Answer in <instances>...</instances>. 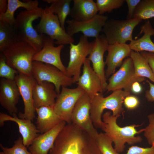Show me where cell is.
<instances>
[{"label":"cell","mask_w":154,"mask_h":154,"mask_svg":"<svg viewBox=\"0 0 154 154\" xmlns=\"http://www.w3.org/2000/svg\"><path fill=\"white\" fill-rule=\"evenodd\" d=\"M48 154H102L95 139L71 123L66 124Z\"/></svg>","instance_id":"1"},{"label":"cell","mask_w":154,"mask_h":154,"mask_svg":"<svg viewBox=\"0 0 154 154\" xmlns=\"http://www.w3.org/2000/svg\"><path fill=\"white\" fill-rule=\"evenodd\" d=\"M119 117L113 115L110 111L105 112L102 116L103 121L105 123L103 131L114 143L116 151L119 153L124 150L126 143L132 145L142 141L141 137L135 135L143 131L144 129L137 131L136 127L141 125L134 124L120 127L117 122Z\"/></svg>","instance_id":"2"},{"label":"cell","mask_w":154,"mask_h":154,"mask_svg":"<svg viewBox=\"0 0 154 154\" xmlns=\"http://www.w3.org/2000/svg\"><path fill=\"white\" fill-rule=\"evenodd\" d=\"M130 94L122 90H118L105 97L102 93H98L91 99L90 116L95 127L104 129L105 123L102 117L105 109L112 111L114 116L120 117L123 114L124 112L123 107L124 99Z\"/></svg>","instance_id":"3"},{"label":"cell","mask_w":154,"mask_h":154,"mask_svg":"<svg viewBox=\"0 0 154 154\" xmlns=\"http://www.w3.org/2000/svg\"><path fill=\"white\" fill-rule=\"evenodd\" d=\"M44 10L39 7L31 11H21L15 18L13 25L19 41L27 43L37 52L42 48L45 36L38 33L33 27V23L41 17Z\"/></svg>","instance_id":"4"},{"label":"cell","mask_w":154,"mask_h":154,"mask_svg":"<svg viewBox=\"0 0 154 154\" xmlns=\"http://www.w3.org/2000/svg\"><path fill=\"white\" fill-rule=\"evenodd\" d=\"M1 52L8 65L19 72L32 76L33 58L37 52L32 46L20 41L7 47Z\"/></svg>","instance_id":"5"},{"label":"cell","mask_w":154,"mask_h":154,"mask_svg":"<svg viewBox=\"0 0 154 154\" xmlns=\"http://www.w3.org/2000/svg\"><path fill=\"white\" fill-rule=\"evenodd\" d=\"M142 20L133 18L126 20H108L102 31L105 36L109 44L126 43L133 40L132 34L135 27Z\"/></svg>","instance_id":"6"},{"label":"cell","mask_w":154,"mask_h":154,"mask_svg":"<svg viewBox=\"0 0 154 154\" xmlns=\"http://www.w3.org/2000/svg\"><path fill=\"white\" fill-rule=\"evenodd\" d=\"M36 29L40 34H45L54 40V44L58 45L70 44L74 41L61 26L57 15L52 13L46 6Z\"/></svg>","instance_id":"7"},{"label":"cell","mask_w":154,"mask_h":154,"mask_svg":"<svg viewBox=\"0 0 154 154\" xmlns=\"http://www.w3.org/2000/svg\"><path fill=\"white\" fill-rule=\"evenodd\" d=\"M94 43V41H89L88 37L83 35L77 44H70L69 60L66 67V75L72 78L74 83L77 82L80 77L81 67L90 54Z\"/></svg>","instance_id":"8"},{"label":"cell","mask_w":154,"mask_h":154,"mask_svg":"<svg viewBox=\"0 0 154 154\" xmlns=\"http://www.w3.org/2000/svg\"><path fill=\"white\" fill-rule=\"evenodd\" d=\"M32 76L38 82L45 81L53 84L58 94L60 92L61 87H67L74 83L72 78L55 66L37 61L33 62Z\"/></svg>","instance_id":"9"},{"label":"cell","mask_w":154,"mask_h":154,"mask_svg":"<svg viewBox=\"0 0 154 154\" xmlns=\"http://www.w3.org/2000/svg\"><path fill=\"white\" fill-rule=\"evenodd\" d=\"M145 79L135 76L132 60L128 57L124 60L119 69L109 78L106 90L108 92L123 89L130 93L133 82H141Z\"/></svg>","instance_id":"10"},{"label":"cell","mask_w":154,"mask_h":154,"mask_svg":"<svg viewBox=\"0 0 154 154\" xmlns=\"http://www.w3.org/2000/svg\"><path fill=\"white\" fill-rule=\"evenodd\" d=\"M85 93L80 87L70 89L62 87L53 106L54 110L62 120L72 123L71 116L74 107L80 98Z\"/></svg>","instance_id":"11"},{"label":"cell","mask_w":154,"mask_h":154,"mask_svg":"<svg viewBox=\"0 0 154 154\" xmlns=\"http://www.w3.org/2000/svg\"><path fill=\"white\" fill-rule=\"evenodd\" d=\"M91 99L86 93L76 102L71 116L72 123L84 130L95 139L99 133L90 116Z\"/></svg>","instance_id":"12"},{"label":"cell","mask_w":154,"mask_h":154,"mask_svg":"<svg viewBox=\"0 0 154 154\" xmlns=\"http://www.w3.org/2000/svg\"><path fill=\"white\" fill-rule=\"evenodd\" d=\"M15 81L18 87L24 103V112H20L19 117L32 120L35 118V108L33 98V88L35 80L33 76L19 72Z\"/></svg>","instance_id":"13"},{"label":"cell","mask_w":154,"mask_h":154,"mask_svg":"<svg viewBox=\"0 0 154 154\" xmlns=\"http://www.w3.org/2000/svg\"><path fill=\"white\" fill-rule=\"evenodd\" d=\"M108 20L107 16L97 14L92 19L84 21H77L68 20L66 22L68 24L66 32L72 37L75 34L81 32L87 37L95 38L99 36L100 33L106 21Z\"/></svg>","instance_id":"14"},{"label":"cell","mask_w":154,"mask_h":154,"mask_svg":"<svg viewBox=\"0 0 154 154\" xmlns=\"http://www.w3.org/2000/svg\"><path fill=\"white\" fill-rule=\"evenodd\" d=\"M92 49L87 58L91 62L92 68L99 77L103 91L106 90L108 83L105 75L104 56L109 44L104 35L95 38Z\"/></svg>","instance_id":"15"},{"label":"cell","mask_w":154,"mask_h":154,"mask_svg":"<svg viewBox=\"0 0 154 154\" xmlns=\"http://www.w3.org/2000/svg\"><path fill=\"white\" fill-rule=\"evenodd\" d=\"M54 41L48 36H45L42 48L35 55L33 60L52 65L66 74V67L63 64L60 58L61 52L64 45L55 46Z\"/></svg>","instance_id":"16"},{"label":"cell","mask_w":154,"mask_h":154,"mask_svg":"<svg viewBox=\"0 0 154 154\" xmlns=\"http://www.w3.org/2000/svg\"><path fill=\"white\" fill-rule=\"evenodd\" d=\"M15 81L4 78L0 80V103L12 115L18 112L17 105L20 96Z\"/></svg>","instance_id":"17"},{"label":"cell","mask_w":154,"mask_h":154,"mask_svg":"<svg viewBox=\"0 0 154 154\" xmlns=\"http://www.w3.org/2000/svg\"><path fill=\"white\" fill-rule=\"evenodd\" d=\"M62 121L51 129L38 135L29 147L32 154H48L59 133L66 124Z\"/></svg>","instance_id":"18"},{"label":"cell","mask_w":154,"mask_h":154,"mask_svg":"<svg viewBox=\"0 0 154 154\" xmlns=\"http://www.w3.org/2000/svg\"><path fill=\"white\" fill-rule=\"evenodd\" d=\"M77 84L91 99L98 93H102L104 91L101 80L92 67L90 61L87 58L83 65L82 73Z\"/></svg>","instance_id":"19"},{"label":"cell","mask_w":154,"mask_h":154,"mask_svg":"<svg viewBox=\"0 0 154 154\" xmlns=\"http://www.w3.org/2000/svg\"><path fill=\"white\" fill-rule=\"evenodd\" d=\"M129 44L116 43L109 44L105 63L107 68L105 71L106 78L114 74L116 68L122 64L123 60L130 57L131 51Z\"/></svg>","instance_id":"20"},{"label":"cell","mask_w":154,"mask_h":154,"mask_svg":"<svg viewBox=\"0 0 154 154\" xmlns=\"http://www.w3.org/2000/svg\"><path fill=\"white\" fill-rule=\"evenodd\" d=\"M30 119L20 118L16 114L12 116L1 112H0V126L4 125V122L11 121L16 123L18 126L19 132L21 135L24 145L27 147L32 144L34 139L38 135L39 132L36 126Z\"/></svg>","instance_id":"21"},{"label":"cell","mask_w":154,"mask_h":154,"mask_svg":"<svg viewBox=\"0 0 154 154\" xmlns=\"http://www.w3.org/2000/svg\"><path fill=\"white\" fill-rule=\"evenodd\" d=\"M58 94L52 83L45 81L38 82L35 80L33 88L35 108L44 106H54Z\"/></svg>","instance_id":"22"},{"label":"cell","mask_w":154,"mask_h":154,"mask_svg":"<svg viewBox=\"0 0 154 154\" xmlns=\"http://www.w3.org/2000/svg\"><path fill=\"white\" fill-rule=\"evenodd\" d=\"M69 16L72 20L79 21L89 20L97 14L96 3L93 0H73Z\"/></svg>","instance_id":"23"},{"label":"cell","mask_w":154,"mask_h":154,"mask_svg":"<svg viewBox=\"0 0 154 154\" xmlns=\"http://www.w3.org/2000/svg\"><path fill=\"white\" fill-rule=\"evenodd\" d=\"M37 114L36 127L42 134L51 129L62 121L55 112L53 106H44L35 108Z\"/></svg>","instance_id":"24"},{"label":"cell","mask_w":154,"mask_h":154,"mask_svg":"<svg viewBox=\"0 0 154 154\" xmlns=\"http://www.w3.org/2000/svg\"><path fill=\"white\" fill-rule=\"evenodd\" d=\"M140 33H143L141 38L133 39L129 44L132 50L140 52L145 51L154 53V43L151 37L154 36V29L147 20L141 27Z\"/></svg>","instance_id":"25"},{"label":"cell","mask_w":154,"mask_h":154,"mask_svg":"<svg viewBox=\"0 0 154 154\" xmlns=\"http://www.w3.org/2000/svg\"><path fill=\"white\" fill-rule=\"evenodd\" d=\"M8 7L6 12L0 15V21L14 25L15 19L14 13L18 8H23L27 11H31L39 7L37 0H26L21 1L19 0H7Z\"/></svg>","instance_id":"26"},{"label":"cell","mask_w":154,"mask_h":154,"mask_svg":"<svg viewBox=\"0 0 154 154\" xmlns=\"http://www.w3.org/2000/svg\"><path fill=\"white\" fill-rule=\"evenodd\" d=\"M130 57L133 62L135 76L147 78L154 83V74L146 59L140 52L133 50Z\"/></svg>","instance_id":"27"},{"label":"cell","mask_w":154,"mask_h":154,"mask_svg":"<svg viewBox=\"0 0 154 154\" xmlns=\"http://www.w3.org/2000/svg\"><path fill=\"white\" fill-rule=\"evenodd\" d=\"M44 2L50 4L48 7L50 11L57 15L61 26L64 30L65 23L67 16L69 15L71 8V0H44Z\"/></svg>","instance_id":"28"},{"label":"cell","mask_w":154,"mask_h":154,"mask_svg":"<svg viewBox=\"0 0 154 154\" xmlns=\"http://www.w3.org/2000/svg\"><path fill=\"white\" fill-rule=\"evenodd\" d=\"M20 41L13 25L0 21V51Z\"/></svg>","instance_id":"29"},{"label":"cell","mask_w":154,"mask_h":154,"mask_svg":"<svg viewBox=\"0 0 154 154\" xmlns=\"http://www.w3.org/2000/svg\"><path fill=\"white\" fill-rule=\"evenodd\" d=\"M154 18V0H141L137 6L133 18L142 20Z\"/></svg>","instance_id":"30"},{"label":"cell","mask_w":154,"mask_h":154,"mask_svg":"<svg viewBox=\"0 0 154 154\" xmlns=\"http://www.w3.org/2000/svg\"><path fill=\"white\" fill-rule=\"evenodd\" d=\"M96 140L102 154H118L112 146V141L105 133H99Z\"/></svg>","instance_id":"31"},{"label":"cell","mask_w":154,"mask_h":154,"mask_svg":"<svg viewBox=\"0 0 154 154\" xmlns=\"http://www.w3.org/2000/svg\"><path fill=\"white\" fill-rule=\"evenodd\" d=\"M124 0H97L96 2L99 14L103 15L106 12L110 13L118 9L123 5Z\"/></svg>","instance_id":"32"},{"label":"cell","mask_w":154,"mask_h":154,"mask_svg":"<svg viewBox=\"0 0 154 154\" xmlns=\"http://www.w3.org/2000/svg\"><path fill=\"white\" fill-rule=\"evenodd\" d=\"M19 72L8 65L6 62L5 58L1 52L0 54V77L11 80H15Z\"/></svg>","instance_id":"33"},{"label":"cell","mask_w":154,"mask_h":154,"mask_svg":"<svg viewBox=\"0 0 154 154\" xmlns=\"http://www.w3.org/2000/svg\"><path fill=\"white\" fill-rule=\"evenodd\" d=\"M0 147L4 154H32L24 145L22 137H19L14 141V144L11 147H4L1 143L0 144Z\"/></svg>","instance_id":"34"},{"label":"cell","mask_w":154,"mask_h":154,"mask_svg":"<svg viewBox=\"0 0 154 154\" xmlns=\"http://www.w3.org/2000/svg\"><path fill=\"white\" fill-rule=\"evenodd\" d=\"M147 117L149 124L144 128V135L148 143L152 145L154 143V112Z\"/></svg>","instance_id":"35"},{"label":"cell","mask_w":154,"mask_h":154,"mask_svg":"<svg viewBox=\"0 0 154 154\" xmlns=\"http://www.w3.org/2000/svg\"><path fill=\"white\" fill-rule=\"evenodd\" d=\"M124 154H154V145L145 148L132 146L129 148L127 153Z\"/></svg>","instance_id":"36"},{"label":"cell","mask_w":154,"mask_h":154,"mask_svg":"<svg viewBox=\"0 0 154 154\" xmlns=\"http://www.w3.org/2000/svg\"><path fill=\"white\" fill-rule=\"evenodd\" d=\"M140 102L139 98L133 95H129L125 98L123 104L128 110H132L136 108L139 106Z\"/></svg>","instance_id":"37"},{"label":"cell","mask_w":154,"mask_h":154,"mask_svg":"<svg viewBox=\"0 0 154 154\" xmlns=\"http://www.w3.org/2000/svg\"><path fill=\"white\" fill-rule=\"evenodd\" d=\"M141 1V0H125L128 7L127 19H130L133 18L134 13L135 9Z\"/></svg>","instance_id":"38"},{"label":"cell","mask_w":154,"mask_h":154,"mask_svg":"<svg viewBox=\"0 0 154 154\" xmlns=\"http://www.w3.org/2000/svg\"><path fill=\"white\" fill-rule=\"evenodd\" d=\"M148 62L154 74V53L143 51L140 52Z\"/></svg>","instance_id":"39"},{"label":"cell","mask_w":154,"mask_h":154,"mask_svg":"<svg viewBox=\"0 0 154 154\" xmlns=\"http://www.w3.org/2000/svg\"><path fill=\"white\" fill-rule=\"evenodd\" d=\"M146 81L149 85V89L146 91L145 94V97L149 102H154V84L151 83L148 80H147Z\"/></svg>","instance_id":"40"},{"label":"cell","mask_w":154,"mask_h":154,"mask_svg":"<svg viewBox=\"0 0 154 154\" xmlns=\"http://www.w3.org/2000/svg\"><path fill=\"white\" fill-rule=\"evenodd\" d=\"M139 83L136 81L133 83L131 86V92L135 94H139L142 92L143 88Z\"/></svg>","instance_id":"41"},{"label":"cell","mask_w":154,"mask_h":154,"mask_svg":"<svg viewBox=\"0 0 154 154\" xmlns=\"http://www.w3.org/2000/svg\"><path fill=\"white\" fill-rule=\"evenodd\" d=\"M7 7V0H0V15L3 14L6 12Z\"/></svg>","instance_id":"42"},{"label":"cell","mask_w":154,"mask_h":154,"mask_svg":"<svg viewBox=\"0 0 154 154\" xmlns=\"http://www.w3.org/2000/svg\"><path fill=\"white\" fill-rule=\"evenodd\" d=\"M0 154H4V153H3V152L2 151V152H0Z\"/></svg>","instance_id":"43"},{"label":"cell","mask_w":154,"mask_h":154,"mask_svg":"<svg viewBox=\"0 0 154 154\" xmlns=\"http://www.w3.org/2000/svg\"><path fill=\"white\" fill-rule=\"evenodd\" d=\"M153 145H154V143Z\"/></svg>","instance_id":"44"}]
</instances>
